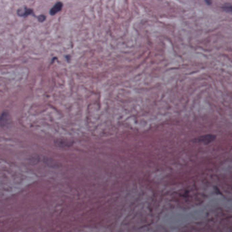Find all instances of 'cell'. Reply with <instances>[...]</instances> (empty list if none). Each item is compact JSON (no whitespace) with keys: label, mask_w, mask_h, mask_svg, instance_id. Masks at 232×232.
Instances as JSON below:
<instances>
[{"label":"cell","mask_w":232,"mask_h":232,"mask_svg":"<svg viewBox=\"0 0 232 232\" xmlns=\"http://www.w3.org/2000/svg\"><path fill=\"white\" fill-rule=\"evenodd\" d=\"M38 19L40 21V22H43V21L46 19V17L44 15H40V16H38Z\"/></svg>","instance_id":"8992f818"},{"label":"cell","mask_w":232,"mask_h":232,"mask_svg":"<svg viewBox=\"0 0 232 232\" xmlns=\"http://www.w3.org/2000/svg\"><path fill=\"white\" fill-rule=\"evenodd\" d=\"M34 12L31 9L27 8L24 7L21 8L18 10V14L20 16H27L29 15L33 14Z\"/></svg>","instance_id":"7a4b0ae2"},{"label":"cell","mask_w":232,"mask_h":232,"mask_svg":"<svg viewBox=\"0 0 232 232\" xmlns=\"http://www.w3.org/2000/svg\"><path fill=\"white\" fill-rule=\"evenodd\" d=\"M216 138V136L212 135V134H208V135L202 136L200 137L197 138L193 140V142L196 143H203V144H209L212 142Z\"/></svg>","instance_id":"6da1fadb"},{"label":"cell","mask_w":232,"mask_h":232,"mask_svg":"<svg viewBox=\"0 0 232 232\" xmlns=\"http://www.w3.org/2000/svg\"><path fill=\"white\" fill-rule=\"evenodd\" d=\"M56 144L57 146H60V147H66V146H70L72 144H71V143L70 142V141H67V140H59V142L56 141Z\"/></svg>","instance_id":"277c9868"},{"label":"cell","mask_w":232,"mask_h":232,"mask_svg":"<svg viewBox=\"0 0 232 232\" xmlns=\"http://www.w3.org/2000/svg\"><path fill=\"white\" fill-rule=\"evenodd\" d=\"M222 9L226 12L232 14V4H228V3L224 4L223 6H222Z\"/></svg>","instance_id":"5b68a950"},{"label":"cell","mask_w":232,"mask_h":232,"mask_svg":"<svg viewBox=\"0 0 232 232\" xmlns=\"http://www.w3.org/2000/svg\"><path fill=\"white\" fill-rule=\"evenodd\" d=\"M206 3H208V4H211V1H206Z\"/></svg>","instance_id":"52a82bcc"},{"label":"cell","mask_w":232,"mask_h":232,"mask_svg":"<svg viewBox=\"0 0 232 232\" xmlns=\"http://www.w3.org/2000/svg\"><path fill=\"white\" fill-rule=\"evenodd\" d=\"M62 7H63L62 2H57L54 5V6L52 8L51 11H50V13H51V15L56 14L57 12L61 11V10L62 9Z\"/></svg>","instance_id":"3957f363"}]
</instances>
